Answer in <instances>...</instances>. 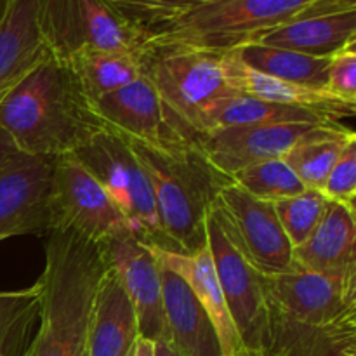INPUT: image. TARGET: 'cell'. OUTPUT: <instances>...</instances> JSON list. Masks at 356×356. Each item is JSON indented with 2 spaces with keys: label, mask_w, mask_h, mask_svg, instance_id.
I'll return each instance as SVG.
<instances>
[{
  "label": "cell",
  "mask_w": 356,
  "mask_h": 356,
  "mask_svg": "<svg viewBox=\"0 0 356 356\" xmlns=\"http://www.w3.org/2000/svg\"><path fill=\"white\" fill-rule=\"evenodd\" d=\"M106 259L101 245L66 228L45 235L37 332L24 356H86L90 316Z\"/></svg>",
  "instance_id": "obj_1"
},
{
  "label": "cell",
  "mask_w": 356,
  "mask_h": 356,
  "mask_svg": "<svg viewBox=\"0 0 356 356\" xmlns=\"http://www.w3.org/2000/svg\"><path fill=\"white\" fill-rule=\"evenodd\" d=\"M0 127L21 153L72 155L104 129L72 75L47 54L0 101Z\"/></svg>",
  "instance_id": "obj_2"
},
{
  "label": "cell",
  "mask_w": 356,
  "mask_h": 356,
  "mask_svg": "<svg viewBox=\"0 0 356 356\" xmlns=\"http://www.w3.org/2000/svg\"><path fill=\"white\" fill-rule=\"evenodd\" d=\"M148 174L165 250L193 254L207 245V216L229 177L211 165L197 145L146 146L129 141Z\"/></svg>",
  "instance_id": "obj_3"
},
{
  "label": "cell",
  "mask_w": 356,
  "mask_h": 356,
  "mask_svg": "<svg viewBox=\"0 0 356 356\" xmlns=\"http://www.w3.org/2000/svg\"><path fill=\"white\" fill-rule=\"evenodd\" d=\"M355 7L356 0H207L149 35L146 45L229 52L291 21Z\"/></svg>",
  "instance_id": "obj_4"
},
{
  "label": "cell",
  "mask_w": 356,
  "mask_h": 356,
  "mask_svg": "<svg viewBox=\"0 0 356 356\" xmlns=\"http://www.w3.org/2000/svg\"><path fill=\"white\" fill-rule=\"evenodd\" d=\"M143 73L155 89L174 134L191 145L204 111L214 101L236 94L228 80L225 52L146 45Z\"/></svg>",
  "instance_id": "obj_5"
},
{
  "label": "cell",
  "mask_w": 356,
  "mask_h": 356,
  "mask_svg": "<svg viewBox=\"0 0 356 356\" xmlns=\"http://www.w3.org/2000/svg\"><path fill=\"white\" fill-rule=\"evenodd\" d=\"M72 155L99 181L132 232L149 245L165 249L152 183L125 139L101 129Z\"/></svg>",
  "instance_id": "obj_6"
},
{
  "label": "cell",
  "mask_w": 356,
  "mask_h": 356,
  "mask_svg": "<svg viewBox=\"0 0 356 356\" xmlns=\"http://www.w3.org/2000/svg\"><path fill=\"white\" fill-rule=\"evenodd\" d=\"M38 26L49 54L70 58L83 49L143 52L146 37L103 0H38Z\"/></svg>",
  "instance_id": "obj_7"
},
{
  "label": "cell",
  "mask_w": 356,
  "mask_h": 356,
  "mask_svg": "<svg viewBox=\"0 0 356 356\" xmlns=\"http://www.w3.org/2000/svg\"><path fill=\"white\" fill-rule=\"evenodd\" d=\"M211 214L226 238L264 277L294 270V247L289 242L273 204L247 193L229 181L221 188Z\"/></svg>",
  "instance_id": "obj_8"
},
{
  "label": "cell",
  "mask_w": 356,
  "mask_h": 356,
  "mask_svg": "<svg viewBox=\"0 0 356 356\" xmlns=\"http://www.w3.org/2000/svg\"><path fill=\"white\" fill-rule=\"evenodd\" d=\"M207 247L240 343L245 350L270 356L273 308L268 298L264 275L226 238L211 212L207 216Z\"/></svg>",
  "instance_id": "obj_9"
},
{
  "label": "cell",
  "mask_w": 356,
  "mask_h": 356,
  "mask_svg": "<svg viewBox=\"0 0 356 356\" xmlns=\"http://www.w3.org/2000/svg\"><path fill=\"white\" fill-rule=\"evenodd\" d=\"M277 316L312 327L356 318V271L323 273L296 264L287 273L264 277Z\"/></svg>",
  "instance_id": "obj_10"
},
{
  "label": "cell",
  "mask_w": 356,
  "mask_h": 356,
  "mask_svg": "<svg viewBox=\"0 0 356 356\" xmlns=\"http://www.w3.org/2000/svg\"><path fill=\"white\" fill-rule=\"evenodd\" d=\"M54 228V159L16 153L0 167V242Z\"/></svg>",
  "instance_id": "obj_11"
},
{
  "label": "cell",
  "mask_w": 356,
  "mask_h": 356,
  "mask_svg": "<svg viewBox=\"0 0 356 356\" xmlns=\"http://www.w3.org/2000/svg\"><path fill=\"white\" fill-rule=\"evenodd\" d=\"M54 211L56 228L72 229L97 245L132 232L99 181L73 155L54 159Z\"/></svg>",
  "instance_id": "obj_12"
},
{
  "label": "cell",
  "mask_w": 356,
  "mask_h": 356,
  "mask_svg": "<svg viewBox=\"0 0 356 356\" xmlns=\"http://www.w3.org/2000/svg\"><path fill=\"white\" fill-rule=\"evenodd\" d=\"M101 249L134 306L139 337L153 343L165 341L162 271L152 245L134 232H124L104 242Z\"/></svg>",
  "instance_id": "obj_13"
},
{
  "label": "cell",
  "mask_w": 356,
  "mask_h": 356,
  "mask_svg": "<svg viewBox=\"0 0 356 356\" xmlns=\"http://www.w3.org/2000/svg\"><path fill=\"white\" fill-rule=\"evenodd\" d=\"M318 124L238 125L209 131L195 139L214 169L232 179L254 163L284 159L289 149Z\"/></svg>",
  "instance_id": "obj_14"
},
{
  "label": "cell",
  "mask_w": 356,
  "mask_h": 356,
  "mask_svg": "<svg viewBox=\"0 0 356 356\" xmlns=\"http://www.w3.org/2000/svg\"><path fill=\"white\" fill-rule=\"evenodd\" d=\"M90 108L104 129L129 141L156 148L188 143L170 129L162 103L145 73L134 82L94 101Z\"/></svg>",
  "instance_id": "obj_15"
},
{
  "label": "cell",
  "mask_w": 356,
  "mask_h": 356,
  "mask_svg": "<svg viewBox=\"0 0 356 356\" xmlns=\"http://www.w3.org/2000/svg\"><path fill=\"white\" fill-rule=\"evenodd\" d=\"M152 249L160 266L176 273L190 287L197 301L205 309L218 334L222 356H232L243 350L235 325H233L232 315L226 308L225 296H222L218 271H216L209 247L205 245L204 249L193 254L174 252V250L160 249L155 245H152Z\"/></svg>",
  "instance_id": "obj_16"
},
{
  "label": "cell",
  "mask_w": 356,
  "mask_h": 356,
  "mask_svg": "<svg viewBox=\"0 0 356 356\" xmlns=\"http://www.w3.org/2000/svg\"><path fill=\"white\" fill-rule=\"evenodd\" d=\"M47 54L38 0H6L0 14V101Z\"/></svg>",
  "instance_id": "obj_17"
},
{
  "label": "cell",
  "mask_w": 356,
  "mask_h": 356,
  "mask_svg": "<svg viewBox=\"0 0 356 356\" xmlns=\"http://www.w3.org/2000/svg\"><path fill=\"white\" fill-rule=\"evenodd\" d=\"M225 54L228 80L236 94L259 97L271 103L306 108V110L316 111L330 118L332 122H343L344 118H351L355 115L356 103L339 99L325 89L298 86V83L284 82V80L256 72L240 61L238 56L233 51L225 52Z\"/></svg>",
  "instance_id": "obj_18"
},
{
  "label": "cell",
  "mask_w": 356,
  "mask_h": 356,
  "mask_svg": "<svg viewBox=\"0 0 356 356\" xmlns=\"http://www.w3.org/2000/svg\"><path fill=\"white\" fill-rule=\"evenodd\" d=\"M167 343L183 356H222L211 318L186 284L160 266Z\"/></svg>",
  "instance_id": "obj_19"
},
{
  "label": "cell",
  "mask_w": 356,
  "mask_h": 356,
  "mask_svg": "<svg viewBox=\"0 0 356 356\" xmlns=\"http://www.w3.org/2000/svg\"><path fill=\"white\" fill-rule=\"evenodd\" d=\"M139 337L134 306L110 266L103 275L90 316L87 356H129Z\"/></svg>",
  "instance_id": "obj_20"
},
{
  "label": "cell",
  "mask_w": 356,
  "mask_h": 356,
  "mask_svg": "<svg viewBox=\"0 0 356 356\" xmlns=\"http://www.w3.org/2000/svg\"><path fill=\"white\" fill-rule=\"evenodd\" d=\"M298 266L323 273L356 271L355 207L329 202L322 221L305 243L294 249Z\"/></svg>",
  "instance_id": "obj_21"
},
{
  "label": "cell",
  "mask_w": 356,
  "mask_h": 356,
  "mask_svg": "<svg viewBox=\"0 0 356 356\" xmlns=\"http://www.w3.org/2000/svg\"><path fill=\"white\" fill-rule=\"evenodd\" d=\"M252 44L289 49L315 58H330L356 44V7L291 21Z\"/></svg>",
  "instance_id": "obj_22"
},
{
  "label": "cell",
  "mask_w": 356,
  "mask_h": 356,
  "mask_svg": "<svg viewBox=\"0 0 356 356\" xmlns=\"http://www.w3.org/2000/svg\"><path fill=\"white\" fill-rule=\"evenodd\" d=\"M143 52L83 49L61 63L82 96L92 104L143 75Z\"/></svg>",
  "instance_id": "obj_23"
},
{
  "label": "cell",
  "mask_w": 356,
  "mask_h": 356,
  "mask_svg": "<svg viewBox=\"0 0 356 356\" xmlns=\"http://www.w3.org/2000/svg\"><path fill=\"white\" fill-rule=\"evenodd\" d=\"M330 118L289 104L271 103L259 97L245 94H232L214 101L204 111L198 124L197 138L209 131L238 125H264V124H330ZM195 138V139H197Z\"/></svg>",
  "instance_id": "obj_24"
},
{
  "label": "cell",
  "mask_w": 356,
  "mask_h": 356,
  "mask_svg": "<svg viewBox=\"0 0 356 356\" xmlns=\"http://www.w3.org/2000/svg\"><path fill=\"white\" fill-rule=\"evenodd\" d=\"M270 356H356V318L312 327L273 313Z\"/></svg>",
  "instance_id": "obj_25"
},
{
  "label": "cell",
  "mask_w": 356,
  "mask_h": 356,
  "mask_svg": "<svg viewBox=\"0 0 356 356\" xmlns=\"http://www.w3.org/2000/svg\"><path fill=\"white\" fill-rule=\"evenodd\" d=\"M353 139L355 132L343 122L318 124L289 149L284 160L305 188L320 191L341 153Z\"/></svg>",
  "instance_id": "obj_26"
},
{
  "label": "cell",
  "mask_w": 356,
  "mask_h": 356,
  "mask_svg": "<svg viewBox=\"0 0 356 356\" xmlns=\"http://www.w3.org/2000/svg\"><path fill=\"white\" fill-rule=\"evenodd\" d=\"M233 52L247 66L273 79L313 89H325L327 86L330 58H315L289 49L268 47L261 44H247Z\"/></svg>",
  "instance_id": "obj_27"
},
{
  "label": "cell",
  "mask_w": 356,
  "mask_h": 356,
  "mask_svg": "<svg viewBox=\"0 0 356 356\" xmlns=\"http://www.w3.org/2000/svg\"><path fill=\"white\" fill-rule=\"evenodd\" d=\"M40 284L0 291V356H24L40 313Z\"/></svg>",
  "instance_id": "obj_28"
},
{
  "label": "cell",
  "mask_w": 356,
  "mask_h": 356,
  "mask_svg": "<svg viewBox=\"0 0 356 356\" xmlns=\"http://www.w3.org/2000/svg\"><path fill=\"white\" fill-rule=\"evenodd\" d=\"M124 23L146 38L207 0H103Z\"/></svg>",
  "instance_id": "obj_29"
},
{
  "label": "cell",
  "mask_w": 356,
  "mask_h": 356,
  "mask_svg": "<svg viewBox=\"0 0 356 356\" xmlns=\"http://www.w3.org/2000/svg\"><path fill=\"white\" fill-rule=\"evenodd\" d=\"M232 181L252 197L270 202V204L294 197L306 190L305 184L299 181V177L284 159L266 160V162L245 167L236 172Z\"/></svg>",
  "instance_id": "obj_30"
},
{
  "label": "cell",
  "mask_w": 356,
  "mask_h": 356,
  "mask_svg": "<svg viewBox=\"0 0 356 356\" xmlns=\"http://www.w3.org/2000/svg\"><path fill=\"white\" fill-rule=\"evenodd\" d=\"M273 207L289 242L296 249L315 232L329 207V200L318 190L306 188L299 195L275 202Z\"/></svg>",
  "instance_id": "obj_31"
},
{
  "label": "cell",
  "mask_w": 356,
  "mask_h": 356,
  "mask_svg": "<svg viewBox=\"0 0 356 356\" xmlns=\"http://www.w3.org/2000/svg\"><path fill=\"white\" fill-rule=\"evenodd\" d=\"M320 193L329 202L355 207L356 197V139L350 143L327 176Z\"/></svg>",
  "instance_id": "obj_32"
},
{
  "label": "cell",
  "mask_w": 356,
  "mask_h": 356,
  "mask_svg": "<svg viewBox=\"0 0 356 356\" xmlns=\"http://www.w3.org/2000/svg\"><path fill=\"white\" fill-rule=\"evenodd\" d=\"M325 90L348 103H356V44L330 56Z\"/></svg>",
  "instance_id": "obj_33"
},
{
  "label": "cell",
  "mask_w": 356,
  "mask_h": 356,
  "mask_svg": "<svg viewBox=\"0 0 356 356\" xmlns=\"http://www.w3.org/2000/svg\"><path fill=\"white\" fill-rule=\"evenodd\" d=\"M16 153H19V149L16 148L13 139L7 136V132L0 127V167L9 162Z\"/></svg>",
  "instance_id": "obj_34"
},
{
  "label": "cell",
  "mask_w": 356,
  "mask_h": 356,
  "mask_svg": "<svg viewBox=\"0 0 356 356\" xmlns=\"http://www.w3.org/2000/svg\"><path fill=\"white\" fill-rule=\"evenodd\" d=\"M134 356H155V343L138 337L134 344Z\"/></svg>",
  "instance_id": "obj_35"
},
{
  "label": "cell",
  "mask_w": 356,
  "mask_h": 356,
  "mask_svg": "<svg viewBox=\"0 0 356 356\" xmlns=\"http://www.w3.org/2000/svg\"><path fill=\"white\" fill-rule=\"evenodd\" d=\"M155 356H183L176 348L167 341H156L155 343Z\"/></svg>",
  "instance_id": "obj_36"
},
{
  "label": "cell",
  "mask_w": 356,
  "mask_h": 356,
  "mask_svg": "<svg viewBox=\"0 0 356 356\" xmlns=\"http://www.w3.org/2000/svg\"><path fill=\"white\" fill-rule=\"evenodd\" d=\"M232 356H266V355H263V353H257V351H250V350H245V348H243V350H240L238 353H235V355H232Z\"/></svg>",
  "instance_id": "obj_37"
},
{
  "label": "cell",
  "mask_w": 356,
  "mask_h": 356,
  "mask_svg": "<svg viewBox=\"0 0 356 356\" xmlns=\"http://www.w3.org/2000/svg\"><path fill=\"white\" fill-rule=\"evenodd\" d=\"M129 356H134V348H132V351H131V353H129Z\"/></svg>",
  "instance_id": "obj_38"
},
{
  "label": "cell",
  "mask_w": 356,
  "mask_h": 356,
  "mask_svg": "<svg viewBox=\"0 0 356 356\" xmlns=\"http://www.w3.org/2000/svg\"><path fill=\"white\" fill-rule=\"evenodd\" d=\"M86 356H87V353H86Z\"/></svg>",
  "instance_id": "obj_39"
}]
</instances>
